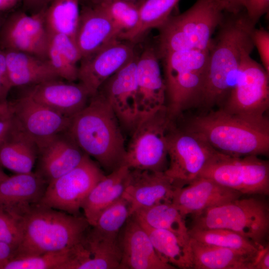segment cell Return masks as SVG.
<instances>
[{
	"instance_id": "ac0fdd59",
	"label": "cell",
	"mask_w": 269,
	"mask_h": 269,
	"mask_svg": "<svg viewBox=\"0 0 269 269\" xmlns=\"http://www.w3.org/2000/svg\"><path fill=\"white\" fill-rule=\"evenodd\" d=\"M9 103L13 117L37 144L68 130L72 118L40 104L26 95Z\"/></svg>"
},
{
	"instance_id": "ab89813d",
	"label": "cell",
	"mask_w": 269,
	"mask_h": 269,
	"mask_svg": "<svg viewBox=\"0 0 269 269\" xmlns=\"http://www.w3.org/2000/svg\"><path fill=\"white\" fill-rule=\"evenodd\" d=\"M252 39L258 51L262 66L269 74V33L264 28L254 29Z\"/></svg>"
},
{
	"instance_id": "4dcf8cb0",
	"label": "cell",
	"mask_w": 269,
	"mask_h": 269,
	"mask_svg": "<svg viewBox=\"0 0 269 269\" xmlns=\"http://www.w3.org/2000/svg\"><path fill=\"white\" fill-rule=\"evenodd\" d=\"M48 34V63L60 78L69 82L78 80V63L81 56L75 41L64 34Z\"/></svg>"
},
{
	"instance_id": "2e32d148",
	"label": "cell",
	"mask_w": 269,
	"mask_h": 269,
	"mask_svg": "<svg viewBox=\"0 0 269 269\" xmlns=\"http://www.w3.org/2000/svg\"><path fill=\"white\" fill-rule=\"evenodd\" d=\"M154 48H145L136 58L138 122L166 107V86Z\"/></svg>"
},
{
	"instance_id": "7a4b0ae2",
	"label": "cell",
	"mask_w": 269,
	"mask_h": 269,
	"mask_svg": "<svg viewBox=\"0 0 269 269\" xmlns=\"http://www.w3.org/2000/svg\"><path fill=\"white\" fill-rule=\"evenodd\" d=\"M185 129L218 151L229 155L259 156L269 152V120L266 115H242L220 108L194 117Z\"/></svg>"
},
{
	"instance_id": "5bb4252c",
	"label": "cell",
	"mask_w": 269,
	"mask_h": 269,
	"mask_svg": "<svg viewBox=\"0 0 269 269\" xmlns=\"http://www.w3.org/2000/svg\"><path fill=\"white\" fill-rule=\"evenodd\" d=\"M135 57L134 46L130 42L115 39L81 59L78 80L92 96L109 78Z\"/></svg>"
},
{
	"instance_id": "1f68e13d",
	"label": "cell",
	"mask_w": 269,
	"mask_h": 269,
	"mask_svg": "<svg viewBox=\"0 0 269 269\" xmlns=\"http://www.w3.org/2000/svg\"><path fill=\"white\" fill-rule=\"evenodd\" d=\"M140 224L150 228L170 231L189 237L185 218L172 202H166L134 212L131 216Z\"/></svg>"
},
{
	"instance_id": "9c48e42d",
	"label": "cell",
	"mask_w": 269,
	"mask_h": 269,
	"mask_svg": "<svg viewBox=\"0 0 269 269\" xmlns=\"http://www.w3.org/2000/svg\"><path fill=\"white\" fill-rule=\"evenodd\" d=\"M199 177L210 178L242 195L269 194V161L257 155L234 156L218 152Z\"/></svg>"
},
{
	"instance_id": "e0dca14e",
	"label": "cell",
	"mask_w": 269,
	"mask_h": 269,
	"mask_svg": "<svg viewBox=\"0 0 269 269\" xmlns=\"http://www.w3.org/2000/svg\"><path fill=\"white\" fill-rule=\"evenodd\" d=\"M37 146L35 172L47 184L76 167L86 155L68 131L55 134Z\"/></svg>"
},
{
	"instance_id": "52a82bcc",
	"label": "cell",
	"mask_w": 269,
	"mask_h": 269,
	"mask_svg": "<svg viewBox=\"0 0 269 269\" xmlns=\"http://www.w3.org/2000/svg\"><path fill=\"white\" fill-rule=\"evenodd\" d=\"M190 228L224 229L235 232L264 248L269 235V207L258 197L238 199L192 216Z\"/></svg>"
},
{
	"instance_id": "ee69618b",
	"label": "cell",
	"mask_w": 269,
	"mask_h": 269,
	"mask_svg": "<svg viewBox=\"0 0 269 269\" xmlns=\"http://www.w3.org/2000/svg\"><path fill=\"white\" fill-rule=\"evenodd\" d=\"M15 248L11 245L0 241V269H3L4 266L14 257Z\"/></svg>"
},
{
	"instance_id": "f35d334b",
	"label": "cell",
	"mask_w": 269,
	"mask_h": 269,
	"mask_svg": "<svg viewBox=\"0 0 269 269\" xmlns=\"http://www.w3.org/2000/svg\"><path fill=\"white\" fill-rule=\"evenodd\" d=\"M23 215L0 207V241L11 245L15 250L22 236Z\"/></svg>"
},
{
	"instance_id": "484cf974",
	"label": "cell",
	"mask_w": 269,
	"mask_h": 269,
	"mask_svg": "<svg viewBox=\"0 0 269 269\" xmlns=\"http://www.w3.org/2000/svg\"><path fill=\"white\" fill-rule=\"evenodd\" d=\"M130 169L123 165L105 175L92 188L82 209L90 226H94L100 213L122 197L127 186Z\"/></svg>"
},
{
	"instance_id": "44dd1931",
	"label": "cell",
	"mask_w": 269,
	"mask_h": 269,
	"mask_svg": "<svg viewBox=\"0 0 269 269\" xmlns=\"http://www.w3.org/2000/svg\"><path fill=\"white\" fill-rule=\"evenodd\" d=\"M31 87L26 95L70 118L86 106L91 97L81 83L64 82L61 79L49 80Z\"/></svg>"
},
{
	"instance_id": "7dc6e473",
	"label": "cell",
	"mask_w": 269,
	"mask_h": 269,
	"mask_svg": "<svg viewBox=\"0 0 269 269\" xmlns=\"http://www.w3.org/2000/svg\"><path fill=\"white\" fill-rule=\"evenodd\" d=\"M12 109L9 102L0 103V122L11 118Z\"/></svg>"
},
{
	"instance_id": "b9f144b4",
	"label": "cell",
	"mask_w": 269,
	"mask_h": 269,
	"mask_svg": "<svg viewBox=\"0 0 269 269\" xmlns=\"http://www.w3.org/2000/svg\"><path fill=\"white\" fill-rule=\"evenodd\" d=\"M12 87L8 75L5 52L0 47V103L7 101V96Z\"/></svg>"
},
{
	"instance_id": "7bdbcfd3",
	"label": "cell",
	"mask_w": 269,
	"mask_h": 269,
	"mask_svg": "<svg viewBox=\"0 0 269 269\" xmlns=\"http://www.w3.org/2000/svg\"><path fill=\"white\" fill-rule=\"evenodd\" d=\"M53 0H21L22 10L33 14L39 12L44 9Z\"/></svg>"
},
{
	"instance_id": "4316f807",
	"label": "cell",
	"mask_w": 269,
	"mask_h": 269,
	"mask_svg": "<svg viewBox=\"0 0 269 269\" xmlns=\"http://www.w3.org/2000/svg\"><path fill=\"white\" fill-rule=\"evenodd\" d=\"M194 269H254L259 256L204 244L190 237Z\"/></svg>"
},
{
	"instance_id": "8fae6325",
	"label": "cell",
	"mask_w": 269,
	"mask_h": 269,
	"mask_svg": "<svg viewBox=\"0 0 269 269\" xmlns=\"http://www.w3.org/2000/svg\"><path fill=\"white\" fill-rule=\"evenodd\" d=\"M105 176L98 165L86 154L76 167L47 184L38 203L79 215L86 197Z\"/></svg>"
},
{
	"instance_id": "d6a6232c",
	"label": "cell",
	"mask_w": 269,
	"mask_h": 269,
	"mask_svg": "<svg viewBox=\"0 0 269 269\" xmlns=\"http://www.w3.org/2000/svg\"><path fill=\"white\" fill-rule=\"evenodd\" d=\"M180 0H141L139 20L132 30L121 34L119 39L134 42L149 30L160 28L167 20Z\"/></svg>"
},
{
	"instance_id": "3957f363",
	"label": "cell",
	"mask_w": 269,
	"mask_h": 269,
	"mask_svg": "<svg viewBox=\"0 0 269 269\" xmlns=\"http://www.w3.org/2000/svg\"><path fill=\"white\" fill-rule=\"evenodd\" d=\"M119 121L97 92L73 116L68 131L79 147L109 173L124 165L126 153Z\"/></svg>"
},
{
	"instance_id": "c3c4849f",
	"label": "cell",
	"mask_w": 269,
	"mask_h": 269,
	"mask_svg": "<svg viewBox=\"0 0 269 269\" xmlns=\"http://www.w3.org/2000/svg\"><path fill=\"white\" fill-rule=\"evenodd\" d=\"M20 2L21 0H0V13L14 8Z\"/></svg>"
},
{
	"instance_id": "f546056e",
	"label": "cell",
	"mask_w": 269,
	"mask_h": 269,
	"mask_svg": "<svg viewBox=\"0 0 269 269\" xmlns=\"http://www.w3.org/2000/svg\"><path fill=\"white\" fill-rule=\"evenodd\" d=\"M140 225L147 232L156 254L162 261L175 268L192 269L190 237H183L168 230Z\"/></svg>"
},
{
	"instance_id": "d6986e66",
	"label": "cell",
	"mask_w": 269,
	"mask_h": 269,
	"mask_svg": "<svg viewBox=\"0 0 269 269\" xmlns=\"http://www.w3.org/2000/svg\"><path fill=\"white\" fill-rule=\"evenodd\" d=\"M176 188L163 172L130 169L122 197L129 202L132 216L138 210L172 202Z\"/></svg>"
},
{
	"instance_id": "d4e9b609",
	"label": "cell",
	"mask_w": 269,
	"mask_h": 269,
	"mask_svg": "<svg viewBox=\"0 0 269 269\" xmlns=\"http://www.w3.org/2000/svg\"><path fill=\"white\" fill-rule=\"evenodd\" d=\"M47 185L36 172L8 176L0 183V207L24 214L39 202Z\"/></svg>"
},
{
	"instance_id": "db71d44e",
	"label": "cell",
	"mask_w": 269,
	"mask_h": 269,
	"mask_svg": "<svg viewBox=\"0 0 269 269\" xmlns=\"http://www.w3.org/2000/svg\"><path fill=\"white\" fill-rule=\"evenodd\" d=\"M1 14V13H0V28H1V26L2 23V22L3 21V20H4L2 18Z\"/></svg>"
},
{
	"instance_id": "4fadbf2b",
	"label": "cell",
	"mask_w": 269,
	"mask_h": 269,
	"mask_svg": "<svg viewBox=\"0 0 269 269\" xmlns=\"http://www.w3.org/2000/svg\"><path fill=\"white\" fill-rule=\"evenodd\" d=\"M44 9L30 14L14 11L3 20L0 30V47L3 50L22 52L47 60L49 34Z\"/></svg>"
},
{
	"instance_id": "816d5d0a",
	"label": "cell",
	"mask_w": 269,
	"mask_h": 269,
	"mask_svg": "<svg viewBox=\"0 0 269 269\" xmlns=\"http://www.w3.org/2000/svg\"><path fill=\"white\" fill-rule=\"evenodd\" d=\"M0 165V183L9 176L3 171Z\"/></svg>"
},
{
	"instance_id": "83f0119b",
	"label": "cell",
	"mask_w": 269,
	"mask_h": 269,
	"mask_svg": "<svg viewBox=\"0 0 269 269\" xmlns=\"http://www.w3.org/2000/svg\"><path fill=\"white\" fill-rule=\"evenodd\" d=\"M4 51L8 77L13 87L33 86L60 79L47 60L20 51Z\"/></svg>"
},
{
	"instance_id": "bcb514c9",
	"label": "cell",
	"mask_w": 269,
	"mask_h": 269,
	"mask_svg": "<svg viewBox=\"0 0 269 269\" xmlns=\"http://www.w3.org/2000/svg\"><path fill=\"white\" fill-rule=\"evenodd\" d=\"M269 269V248L268 244L262 250L254 266V269Z\"/></svg>"
},
{
	"instance_id": "ffe728a7",
	"label": "cell",
	"mask_w": 269,
	"mask_h": 269,
	"mask_svg": "<svg viewBox=\"0 0 269 269\" xmlns=\"http://www.w3.org/2000/svg\"><path fill=\"white\" fill-rule=\"evenodd\" d=\"M242 194L214 180L198 177L189 184L177 188L172 199L181 215H195L209 208L241 197Z\"/></svg>"
},
{
	"instance_id": "d590c367",
	"label": "cell",
	"mask_w": 269,
	"mask_h": 269,
	"mask_svg": "<svg viewBox=\"0 0 269 269\" xmlns=\"http://www.w3.org/2000/svg\"><path fill=\"white\" fill-rule=\"evenodd\" d=\"M81 247L77 250L15 258L9 261L3 269H72L77 254Z\"/></svg>"
},
{
	"instance_id": "ba28073f",
	"label": "cell",
	"mask_w": 269,
	"mask_h": 269,
	"mask_svg": "<svg viewBox=\"0 0 269 269\" xmlns=\"http://www.w3.org/2000/svg\"><path fill=\"white\" fill-rule=\"evenodd\" d=\"M172 121L166 107L140 120L132 132L124 165L164 172L168 165L167 135Z\"/></svg>"
},
{
	"instance_id": "8d00e7d4",
	"label": "cell",
	"mask_w": 269,
	"mask_h": 269,
	"mask_svg": "<svg viewBox=\"0 0 269 269\" xmlns=\"http://www.w3.org/2000/svg\"><path fill=\"white\" fill-rule=\"evenodd\" d=\"M131 216L130 205L122 197L102 211L92 229L101 235L119 238Z\"/></svg>"
},
{
	"instance_id": "6da1fadb",
	"label": "cell",
	"mask_w": 269,
	"mask_h": 269,
	"mask_svg": "<svg viewBox=\"0 0 269 269\" xmlns=\"http://www.w3.org/2000/svg\"><path fill=\"white\" fill-rule=\"evenodd\" d=\"M245 9L225 12L209 49L208 65L202 95L197 106L210 111L222 108L235 87L244 59L254 48L256 27Z\"/></svg>"
},
{
	"instance_id": "277c9868",
	"label": "cell",
	"mask_w": 269,
	"mask_h": 269,
	"mask_svg": "<svg viewBox=\"0 0 269 269\" xmlns=\"http://www.w3.org/2000/svg\"><path fill=\"white\" fill-rule=\"evenodd\" d=\"M22 223L21 240L12 259L78 249L90 226L84 216L39 203L30 206L23 215Z\"/></svg>"
},
{
	"instance_id": "9a60e30c",
	"label": "cell",
	"mask_w": 269,
	"mask_h": 269,
	"mask_svg": "<svg viewBox=\"0 0 269 269\" xmlns=\"http://www.w3.org/2000/svg\"><path fill=\"white\" fill-rule=\"evenodd\" d=\"M98 92L107 100L119 122L132 133L138 122L136 58L109 78Z\"/></svg>"
},
{
	"instance_id": "30bf717a",
	"label": "cell",
	"mask_w": 269,
	"mask_h": 269,
	"mask_svg": "<svg viewBox=\"0 0 269 269\" xmlns=\"http://www.w3.org/2000/svg\"><path fill=\"white\" fill-rule=\"evenodd\" d=\"M172 122L167 135L168 165L164 173L181 188L198 177L219 151L195 133L174 128Z\"/></svg>"
},
{
	"instance_id": "74e56055",
	"label": "cell",
	"mask_w": 269,
	"mask_h": 269,
	"mask_svg": "<svg viewBox=\"0 0 269 269\" xmlns=\"http://www.w3.org/2000/svg\"><path fill=\"white\" fill-rule=\"evenodd\" d=\"M141 1L137 2L136 0H112L97 4L102 7L123 34L136 26Z\"/></svg>"
},
{
	"instance_id": "e575fe53",
	"label": "cell",
	"mask_w": 269,
	"mask_h": 269,
	"mask_svg": "<svg viewBox=\"0 0 269 269\" xmlns=\"http://www.w3.org/2000/svg\"><path fill=\"white\" fill-rule=\"evenodd\" d=\"M190 238L201 243L226 248L254 256H259L263 248L242 235L224 229L190 228Z\"/></svg>"
},
{
	"instance_id": "cb8c5ba5",
	"label": "cell",
	"mask_w": 269,
	"mask_h": 269,
	"mask_svg": "<svg viewBox=\"0 0 269 269\" xmlns=\"http://www.w3.org/2000/svg\"><path fill=\"white\" fill-rule=\"evenodd\" d=\"M38 146L13 116L0 142V165L16 173L32 172L37 160Z\"/></svg>"
},
{
	"instance_id": "f907efd6",
	"label": "cell",
	"mask_w": 269,
	"mask_h": 269,
	"mask_svg": "<svg viewBox=\"0 0 269 269\" xmlns=\"http://www.w3.org/2000/svg\"><path fill=\"white\" fill-rule=\"evenodd\" d=\"M78 1L80 5L83 6L92 4L95 0H78Z\"/></svg>"
},
{
	"instance_id": "60d3db41",
	"label": "cell",
	"mask_w": 269,
	"mask_h": 269,
	"mask_svg": "<svg viewBox=\"0 0 269 269\" xmlns=\"http://www.w3.org/2000/svg\"><path fill=\"white\" fill-rule=\"evenodd\" d=\"M269 0H246L244 9L255 24L269 11Z\"/></svg>"
},
{
	"instance_id": "836d02e7",
	"label": "cell",
	"mask_w": 269,
	"mask_h": 269,
	"mask_svg": "<svg viewBox=\"0 0 269 269\" xmlns=\"http://www.w3.org/2000/svg\"><path fill=\"white\" fill-rule=\"evenodd\" d=\"M80 5L78 0H53L44 11L48 33L64 34L75 41Z\"/></svg>"
},
{
	"instance_id": "7c38bea8",
	"label": "cell",
	"mask_w": 269,
	"mask_h": 269,
	"mask_svg": "<svg viewBox=\"0 0 269 269\" xmlns=\"http://www.w3.org/2000/svg\"><path fill=\"white\" fill-rule=\"evenodd\" d=\"M269 107V74L261 64L247 56L237 83L222 108L233 113L263 116Z\"/></svg>"
},
{
	"instance_id": "8992f818",
	"label": "cell",
	"mask_w": 269,
	"mask_h": 269,
	"mask_svg": "<svg viewBox=\"0 0 269 269\" xmlns=\"http://www.w3.org/2000/svg\"><path fill=\"white\" fill-rule=\"evenodd\" d=\"M209 50H182L167 52L164 59L166 107L172 120L197 106L203 90Z\"/></svg>"
},
{
	"instance_id": "5b68a950",
	"label": "cell",
	"mask_w": 269,
	"mask_h": 269,
	"mask_svg": "<svg viewBox=\"0 0 269 269\" xmlns=\"http://www.w3.org/2000/svg\"><path fill=\"white\" fill-rule=\"evenodd\" d=\"M225 14L222 0H197L182 13L170 15L159 28L158 53L161 56L182 50H209Z\"/></svg>"
},
{
	"instance_id": "7402d4cb",
	"label": "cell",
	"mask_w": 269,
	"mask_h": 269,
	"mask_svg": "<svg viewBox=\"0 0 269 269\" xmlns=\"http://www.w3.org/2000/svg\"><path fill=\"white\" fill-rule=\"evenodd\" d=\"M122 231L120 269H175L160 259L147 232L134 218L131 216Z\"/></svg>"
},
{
	"instance_id": "681fc988",
	"label": "cell",
	"mask_w": 269,
	"mask_h": 269,
	"mask_svg": "<svg viewBox=\"0 0 269 269\" xmlns=\"http://www.w3.org/2000/svg\"><path fill=\"white\" fill-rule=\"evenodd\" d=\"M12 117L9 119L0 122V142L3 138L10 126Z\"/></svg>"
},
{
	"instance_id": "f5cc1de1",
	"label": "cell",
	"mask_w": 269,
	"mask_h": 269,
	"mask_svg": "<svg viewBox=\"0 0 269 269\" xmlns=\"http://www.w3.org/2000/svg\"><path fill=\"white\" fill-rule=\"evenodd\" d=\"M112 0H95L93 4L107 2Z\"/></svg>"
},
{
	"instance_id": "f6af8a7d",
	"label": "cell",
	"mask_w": 269,
	"mask_h": 269,
	"mask_svg": "<svg viewBox=\"0 0 269 269\" xmlns=\"http://www.w3.org/2000/svg\"><path fill=\"white\" fill-rule=\"evenodd\" d=\"M246 0H222L225 11L235 13L244 9Z\"/></svg>"
},
{
	"instance_id": "f1b7e54d",
	"label": "cell",
	"mask_w": 269,
	"mask_h": 269,
	"mask_svg": "<svg viewBox=\"0 0 269 269\" xmlns=\"http://www.w3.org/2000/svg\"><path fill=\"white\" fill-rule=\"evenodd\" d=\"M121 259L119 238L105 236L92 229L86 236L76 269H120Z\"/></svg>"
},
{
	"instance_id": "603a6c76",
	"label": "cell",
	"mask_w": 269,
	"mask_h": 269,
	"mask_svg": "<svg viewBox=\"0 0 269 269\" xmlns=\"http://www.w3.org/2000/svg\"><path fill=\"white\" fill-rule=\"evenodd\" d=\"M81 6L75 40L82 59L119 38L121 32L99 4Z\"/></svg>"
}]
</instances>
